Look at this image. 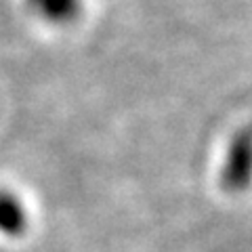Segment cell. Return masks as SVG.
I'll list each match as a JSON object with an SVG mask.
<instances>
[{
    "mask_svg": "<svg viewBox=\"0 0 252 252\" xmlns=\"http://www.w3.org/2000/svg\"><path fill=\"white\" fill-rule=\"evenodd\" d=\"M250 179H252V132L244 130L231 141L220 181L229 191H242V189L248 187Z\"/></svg>",
    "mask_w": 252,
    "mask_h": 252,
    "instance_id": "obj_1",
    "label": "cell"
},
{
    "mask_svg": "<svg viewBox=\"0 0 252 252\" xmlns=\"http://www.w3.org/2000/svg\"><path fill=\"white\" fill-rule=\"evenodd\" d=\"M30 227L28 208L17 193L0 189V233L6 238H21Z\"/></svg>",
    "mask_w": 252,
    "mask_h": 252,
    "instance_id": "obj_2",
    "label": "cell"
},
{
    "mask_svg": "<svg viewBox=\"0 0 252 252\" xmlns=\"http://www.w3.org/2000/svg\"><path fill=\"white\" fill-rule=\"evenodd\" d=\"M30 11L51 26H69L82 13V0H26Z\"/></svg>",
    "mask_w": 252,
    "mask_h": 252,
    "instance_id": "obj_3",
    "label": "cell"
}]
</instances>
